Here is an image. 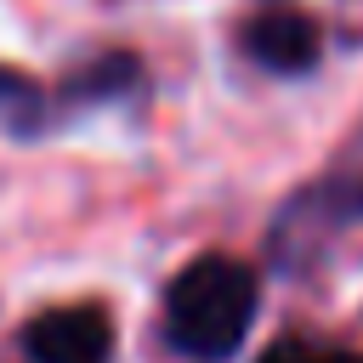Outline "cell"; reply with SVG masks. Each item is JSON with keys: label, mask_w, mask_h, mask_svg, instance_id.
I'll use <instances>...</instances> for the list:
<instances>
[{"label": "cell", "mask_w": 363, "mask_h": 363, "mask_svg": "<svg viewBox=\"0 0 363 363\" xmlns=\"http://www.w3.org/2000/svg\"><path fill=\"white\" fill-rule=\"evenodd\" d=\"M34 102H40V79L11 68V62H0V130L11 142H23V130L34 119Z\"/></svg>", "instance_id": "obj_7"}, {"label": "cell", "mask_w": 363, "mask_h": 363, "mask_svg": "<svg viewBox=\"0 0 363 363\" xmlns=\"http://www.w3.org/2000/svg\"><path fill=\"white\" fill-rule=\"evenodd\" d=\"M153 91V68L142 51L130 45H102L79 62H68L57 79H40V102H34V119L23 130V142H45V136H62L96 113H119V108H142Z\"/></svg>", "instance_id": "obj_3"}, {"label": "cell", "mask_w": 363, "mask_h": 363, "mask_svg": "<svg viewBox=\"0 0 363 363\" xmlns=\"http://www.w3.org/2000/svg\"><path fill=\"white\" fill-rule=\"evenodd\" d=\"M28 363H113L119 329L102 301H68V306H40L23 335H17Z\"/></svg>", "instance_id": "obj_5"}, {"label": "cell", "mask_w": 363, "mask_h": 363, "mask_svg": "<svg viewBox=\"0 0 363 363\" xmlns=\"http://www.w3.org/2000/svg\"><path fill=\"white\" fill-rule=\"evenodd\" d=\"M250 363H363V346H346V340H318V335L289 329V335L267 340Z\"/></svg>", "instance_id": "obj_6"}, {"label": "cell", "mask_w": 363, "mask_h": 363, "mask_svg": "<svg viewBox=\"0 0 363 363\" xmlns=\"http://www.w3.org/2000/svg\"><path fill=\"white\" fill-rule=\"evenodd\" d=\"M363 233V136H352L318 176L289 187L267 216V267L278 278H312L346 238Z\"/></svg>", "instance_id": "obj_2"}, {"label": "cell", "mask_w": 363, "mask_h": 363, "mask_svg": "<svg viewBox=\"0 0 363 363\" xmlns=\"http://www.w3.org/2000/svg\"><path fill=\"white\" fill-rule=\"evenodd\" d=\"M323 51H329L323 23L301 6H267L250 23H238V57L267 79H312Z\"/></svg>", "instance_id": "obj_4"}, {"label": "cell", "mask_w": 363, "mask_h": 363, "mask_svg": "<svg viewBox=\"0 0 363 363\" xmlns=\"http://www.w3.org/2000/svg\"><path fill=\"white\" fill-rule=\"evenodd\" d=\"M261 312V267L227 250L193 255L159 295V340L187 363H233Z\"/></svg>", "instance_id": "obj_1"}]
</instances>
